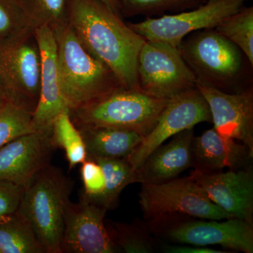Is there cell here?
Instances as JSON below:
<instances>
[{
	"label": "cell",
	"instance_id": "20",
	"mask_svg": "<svg viewBox=\"0 0 253 253\" xmlns=\"http://www.w3.org/2000/svg\"><path fill=\"white\" fill-rule=\"evenodd\" d=\"M105 225L120 253H152L159 250L161 240L153 235L147 222L136 219L131 223L106 219Z\"/></svg>",
	"mask_w": 253,
	"mask_h": 253
},
{
	"label": "cell",
	"instance_id": "21",
	"mask_svg": "<svg viewBox=\"0 0 253 253\" xmlns=\"http://www.w3.org/2000/svg\"><path fill=\"white\" fill-rule=\"evenodd\" d=\"M0 253H44L31 224L18 211L0 221Z\"/></svg>",
	"mask_w": 253,
	"mask_h": 253
},
{
	"label": "cell",
	"instance_id": "10",
	"mask_svg": "<svg viewBox=\"0 0 253 253\" xmlns=\"http://www.w3.org/2000/svg\"><path fill=\"white\" fill-rule=\"evenodd\" d=\"M41 59L34 33L0 47V87L9 102L33 114L41 91Z\"/></svg>",
	"mask_w": 253,
	"mask_h": 253
},
{
	"label": "cell",
	"instance_id": "7",
	"mask_svg": "<svg viewBox=\"0 0 253 253\" xmlns=\"http://www.w3.org/2000/svg\"><path fill=\"white\" fill-rule=\"evenodd\" d=\"M137 76L141 91L167 100L196 87L197 82L178 47L163 42H145L138 56Z\"/></svg>",
	"mask_w": 253,
	"mask_h": 253
},
{
	"label": "cell",
	"instance_id": "8",
	"mask_svg": "<svg viewBox=\"0 0 253 253\" xmlns=\"http://www.w3.org/2000/svg\"><path fill=\"white\" fill-rule=\"evenodd\" d=\"M139 197L146 221L174 213L214 220L233 218L208 199L190 176L162 184H141Z\"/></svg>",
	"mask_w": 253,
	"mask_h": 253
},
{
	"label": "cell",
	"instance_id": "1",
	"mask_svg": "<svg viewBox=\"0 0 253 253\" xmlns=\"http://www.w3.org/2000/svg\"><path fill=\"white\" fill-rule=\"evenodd\" d=\"M66 21L84 49L114 73L123 87L140 89L138 56L145 40L101 0H67Z\"/></svg>",
	"mask_w": 253,
	"mask_h": 253
},
{
	"label": "cell",
	"instance_id": "25",
	"mask_svg": "<svg viewBox=\"0 0 253 253\" xmlns=\"http://www.w3.org/2000/svg\"><path fill=\"white\" fill-rule=\"evenodd\" d=\"M209 0H118L121 15L154 16L176 14L199 7Z\"/></svg>",
	"mask_w": 253,
	"mask_h": 253
},
{
	"label": "cell",
	"instance_id": "32",
	"mask_svg": "<svg viewBox=\"0 0 253 253\" xmlns=\"http://www.w3.org/2000/svg\"><path fill=\"white\" fill-rule=\"evenodd\" d=\"M101 1L105 5H106L110 9L112 10L115 14L120 16H122L121 14V11H120V6L118 0H101Z\"/></svg>",
	"mask_w": 253,
	"mask_h": 253
},
{
	"label": "cell",
	"instance_id": "30",
	"mask_svg": "<svg viewBox=\"0 0 253 253\" xmlns=\"http://www.w3.org/2000/svg\"><path fill=\"white\" fill-rule=\"evenodd\" d=\"M24 188L7 181L0 180V221L18 211Z\"/></svg>",
	"mask_w": 253,
	"mask_h": 253
},
{
	"label": "cell",
	"instance_id": "24",
	"mask_svg": "<svg viewBox=\"0 0 253 253\" xmlns=\"http://www.w3.org/2000/svg\"><path fill=\"white\" fill-rule=\"evenodd\" d=\"M231 41L253 66V7L243 8L214 28Z\"/></svg>",
	"mask_w": 253,
	"mask_h": 253
},
{
	"label": "cell",
	"instance_id": "26",
	"mask_svg": "<svg viewBox=\"0 0 253 253\" xmlns=\"http://www.w3.org/2000/svg\"><path fill=\"white\" fill-rule=\"evenodd\" d=\"M33 33L18 0H0V47L22 41Z\"/></svg>",
	"mask_w": 253,
	"mask_h": 253
},
{
	"label": "cell",
	"instance_id": "4",
	"mask_svg": "<svg viewBox=\"0 0 253 253\" xmlns=\"http://www.w3.org/2000/svg\"><path fill=\"white\" fill-rule=\"evenodd\" d=\"M73 182L49 165L24 188L18 211L27 219L44 253H62L65 208Z\"/></svg>",
	"mask_w": 253,
	"mask_h": 253
},
{
	"label": "cell",
	"instance_id": "14",
	"mask_svg": "<svg viewBox=\"0 0 253 253\" xmlns=\"http://www.w3.org/2000/svg\"><path fill=\"white\" fill-rule=\"evenodd\" d=\"M207 101L216 131L224 137L242 143L253 154V86L228 93L196 82Z\"/></svg>",
	"mask_w": 253,
	"mask_h": 253
},
{
	"label": "cell",
	"instance_id": "3",
	"mask_svg": "<svg viewBox=\"0 0 253 253\" xmlns=\"http://www.w3.org/2000/svg\"><path fill=\"white\" fill-rule=\"evenodd\" d=\"M178 49L199 83L228 93L250 88L245 86L247 58L214 28L191 33Z\"/></svg>",
	"mask_w": 253,
	"mask_h": 253
},
{
	"label": "cell",
	"instance_id": "18",
	"mask_svg": "<svg viewBox=\"0 0 253 253\" xmlns=\"http://www.w3.org/2000/svg\"><path fill=\"white\" fill-rule=\"evenodd\" d=\"M253 157L247 146L221 136L214 127L194 136L191 143V167L200 173L241 169L250 166Z\"/></svg>",
	"mask_w": 253,
	"mask_h": 253
},
{
	"label": "cell",
	"instance_id": "9",
	"mask_svg": "<svg viewBox=\"0 0 253 253\" xmlns=\"http://www.w3.org/2000/svg\"><path fill=\"white\" fill-rule=\"evenodd\" d=\"M249 0H209L195 9L127 23L146 41L163 42L179 47L191 33L215 28L225 18L244 7Z\"/></svg>",
	"mask_w": 253,
	"mask_h": 253
},
{
	"label": "cell",
	"instance_id": "6",
	"mask_svg": "<svg viewBox=\"0 0 253 253\" xmlns=\"http://www.w3.org/2000/svg\"><path fill=\"white\" fill-rule=\"evenodd\" d=\"M196 219L184 214H166L146 221L153 235L176 244L220 246L245 253H253V224L237 218L226 221Z\"/></svg>",
	"mask_w": 253,
	"mask_h": 253
},
{
	"label": "cell",
	"instance_id": "29",
	"mask_svg": "<svg viewBox=\"0 0 253 253\" xmlns=\"http://www.w3.org/2000/svg\"><path fill=\"white\" fill-rule=\"evenodd\" d=\"M81 172L84 186L83 196L97 204L105 189L104 173L101 166L94 160L87 158L82 163Z\"/></svg>",
	"mask_w": 253,
	"mask_h": 253
},
{
	"label": "cell",
	"instance_id": "33",
	"mask_svg": "<svg viewBox=\"0 0 253 253\" xmlns=\"http://www.w3.org/2000/svg\"><path fill=\"white\" fill-rule=\"evenodd\" d=\"M9 102L6 96H5L4 91H3L1 88L0 87V108L2 107L6 103Z\"/></svg>",
	"mask_w": 253,
	"mask_h": 253
},
{
	"label": "cell",
	"instance_id": "12",
	"mask_svg": "<svg viewBox=\"0 0 253 253\" xmlns=\"http://www.w3.org/2000/svg\"><path fill=\"white\" fill-rule=\"evenodd\" d=\"M107 210L82 196L65 208L61 251L67 253H120L105 225Z\"/></svg>",
	"mask_w": 253,
	"mask_h": 253
},
{
	"label": "cell",
	"instance_id": "2",
	"mask_svg": "<svg viewBox=\"0 0 253 253\" xmlns=\"http://www.w3.org/2000/svg\"><path fill=\"white\" fill-rule=\"evenodd\" d=\"M50 28L56 41L61 91L70 111L123 87L111 70L84 49L67 21Z\"/></svg>",
	"mask_w": 253,
	"mask_h": 253
},
{
	"label": "cell",
	"instance_id": "17",
	"mask_svg": "<svg viewBox=\"0 0 253 253\" xmlns=\"http://www.w3.org/2000/svg\"><path fill=\"white\" fill-rule=\"evenodd\" d=\"M194 137V129H186L173 136L168 144L158 146L133 171L131 184H162L191 168Z\"/></svg>",
	"mask_w": 253,
	"mask_h": 253
},
{
	"label": "cell",
	"instance_id": "28",
	"mask_svg": "<svg viewBox=\"0 0 253 253\" xmlns=\"http://www.w3.org/2000/svg\"><path fill=\"white\" fill-rule=\"evenodd\" d=\"M33 114L11 102L0 108V149L18 136L36 131Z\"/></svg>",
	"mask_w": 253,
	"mask_h": 253
},
{
	"label": "cell",
	"instance_id": "19",
	"mask_svg": "<svg viewBox=\"0 0 253 253\" xmlns=\"http://www.w3.org/2000/svg\"><path fill=\"white\" fill-rule=\"evenodd\" d=\"M77 128L85 145L87 158H126L144 139L130 129L109 126Z\"/></svg>",
	"mask_w": 253,
	"mask_h": 253
},
{
	"label": "cell",
	"instance_id": "31",
	"mask_svg": "<svg viewBox=\"0 0 253 253\" xmlns=\"http://www.w3.org/2000/svg\"><path fill=\"white\" fill-rule=\"evenodd\" d=\"M160 251L166 253H229V251H217L203 246H191V245H168L161 240Z\"/></svg>",
	"mask_w": 253,
	"mask_h": 253
},
{
	"label": "cell",
	"instance_id": "16",
	"mask_svg": "<svg viewBox=\"0 0 253 253\" xmlns=\"http://www.w3.org/2000/svg\"><path fill=\"white\" fill-rule=\"evenodd\" d=\"M34 34L41 53V91L32 123L35 130L38 131L52 127L55 119L61 113L70 112V110L61 91L52 30L49 26H43L36 28Z\"/></svg>",
	"mask_w": 253,
	"mask_h": 253
},
{
	"label": "cell",
	"instance_id": "22",
	"mask_svg": "<svg viewBox=\"0 0 253 253\" xmlns=\"http://www.w3.org/2000/svg\"><path fill=\"white\" fill-rule=\"evenodd\" d=\"M101 166L104 173L105 189L97 204L107 211L118 205L120 195L126 186L131 184L133 169L126 158H89Z\"/></svg>",
	"mask_w": 253,
	"mask_h": 253
},
{
	"label": "cell",
	"instance_id": "11",
	"mask_svg": "<svg viewBox=\"0 0 253 253\" xmlns=\"http://www.w3.org/2000/svg\"><path fill=\"white\" fill-rule=\"evenodd\" d=\"M205 122H212V118L207 101L197 87L168 100L152 130L126 158L133 171L169 138Z\"/></svg>",
	"mask_w": 253,
	"mask_h": 253
},
{
	"label": "cell",
	"instance_id": "27",
	"mask_svg": "<svg viewBox=\"0 0 253 253\" xmlns=\"http://www.w3.org/2000/svg\"><path fill=\"white\" fill-rule=\"evenodd\" d=\"M33 31L66 21L67 0H18Z\"/></svg>",
	"mask_w": 253,
	"mask_h": 253
},
{
	"label": "cell",
	"instance_id": "15",
	"mask_svg": "<svg viewBox=\"0 0 253 253\" xmlns=\"http://www.w3.org/2000/svg\"><path fill=\"white\" fill-rule=\"evenodd\" d=\"M196 181L214 204L231 217L253 224V172L251 166L227 172L200 173L193 171Z\"/></svg>",
	"mask_w": 253,
	"mask_h": 253
},
{
	"label": "cell",
	"instance_id": "13",
	"mask_svg": "<svg viewBox=\"0 0 253 253\" xmlns=\"http://www.w3.org/2000/svg\"><path fill=\"white\" fill-rule=\"evenodd\" d=\"M51 128L23 134L0 149V180L26 188L51 164L56 149L51 139Z\"/></svg>",
	"mask_w": 253,
	"mask_h": 253
},
{
	"label": "cell",
	"instance_id": "23",
	"mask_svg": "<svg viewBox=\"0 0 253 253\" xmlns=\"http://www.w3.org/2000/svg\"><path fill=\"white\" fill-rule=\"evenodd\" d=\"M51 139L56 149L65 151L70 169L87 159V153L83 136L70 117V112L61 113L53 123Z\"/></svg>",
	"mask_w": 253,
	"mask_h": 253
},
{
	"label": "cell",
	"instance_id": "5",
	"mask_svg": "<svg viewBox=\"0 0 253 253\" xmlns=\"http://www.w3.org/2000/svg\"><path fill=\"white\" fill-rule=\"evenodd\" d=\"M168 100L141 89L120 88L94 103L70 111L77 127L109 126L135 131L145 136L156 126Z\"/></svg>",
	"mask_w": 253,
	"mask_h": 253
},
{
	"label": "cell",
	"instance_id": "34",
	"mask_svg": "<svg viewBox=\"0 0 253 253\" xmlns=\"http://www.w3.org/2000/svg\"></svg>",
	"mask_w": 253,
	"mask_h": 253
}]
</instances>
